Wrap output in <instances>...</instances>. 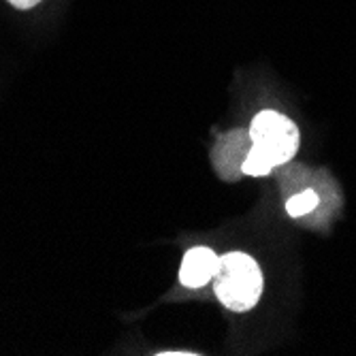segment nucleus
Listing matches in <instances>:
<instances>
[{"instance_id": "3", "label": "nucleus", "mask_w": 356, "mask_h": 356, "mask_svg": "<svg viewBox=\"0 0 356 356\" xmlns=\"http://www.w3.org/2000/svg\"><path fill=\"white\" fill-rule=\"evenodd\" d=\"M220 258L209 248H192L181 261L179 280L186 288H201L216 277Z\"/></svg>"}, {"instance_id": "4", "label": "nucleus", "mask_w": 356, "mask_h": 356, "mask_svg": "<svg viewBox=\"0 0 356 356\" xmlns=\"http://www.w3.org/2000/svg\"><path fill=\"white\" fill-rule=\"evenodd\" d=\"M316 205H318V194L314 190H305V192L295 194V197L286 203V211L293 218H299V216H305V213L314 211Z\"/></svg>"}, {"instance_id": "5", "label": "nucleus", "mask_w": 356, "mask_h": 356, "mask_svg": "<svg viewBox=\"0 0 356 356\" xmlns=\"http://www.w3.org/2000/svg\"><path fill=\"white\" fill-rule=\"evenodd\" d=\"M9 5H13L15 9H19V11H28V9H32V7H37L41 0H7Z\"/></svg>"}, {"instance_id": "6", "label": "nucleus", "mask_w": 356, "mask_h": 356, "mask_svg": "<svg viewBox=\"0 0 356 356\" xmlns=\"http://www.w3.org/2000/svg\"><path fill=\"white\" fill-rule=\"evenodd\" d=\"M160 356H184V354H188V356H192L194 352H158Z\"/></svg>"}, {"instance_id": "2", "label": "nucleus", "mask_w": 356, "mask_h": 356, "mask_svg": "<svg viewBox=\"0 0 356 356\" xmlns=\"http://www.w3.org/2000/svg\"><path fill=\"white\" fill-rule=\"evenodd\" d=\"M263 293V271L252 256L229 252L216 271V297L233 312H250Z\"/></svg>"}, {"instance_id": "1", "label": "nucleus", "mask_w": 356, "mask_h": 356, "mask_svg": "<svg viewBox=\"0 0 356 356\" xmlns=\"http://www.w3.org/2000/svg\"><path fill=\"white\" fill-rule=\"evenodd\" d=\"M252 147L241 165V173L261 177L288 163L299 147V128L277 111H261L250 126Z\"/></svg>"}]
</instances>
